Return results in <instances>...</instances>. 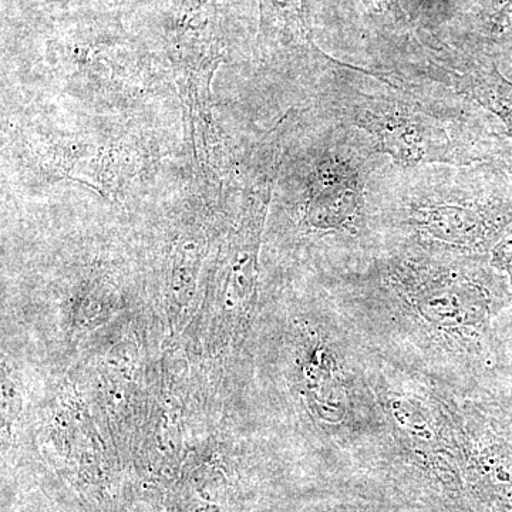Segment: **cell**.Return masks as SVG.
<instances>
[{
  "instance_id": "obj_3",
  "label": "cell",
  "mask_w": 512,
  "mask_h": 512,
  "mask_svg": "<svg viewBox=\"0 0 512 512\" xmlns=\"http://www.w3.org/2000/svg\"><path fill=\"white\" fill-rule=\"evenodd\" d=\"M330 127L308 154L302 210L309 227L355 234L369 211V187L379 157L348 127Z\"/></svg>"
},
{
  "instance_id": "obj_2",
  "label": "cell",
  "mask_w": 512,
  "mask_h": 512,
  "mask_svg": "<svg viewBox=\"0 0 512 512\" xmlns=\"http://www.w3.org/2000/svg\"><path fill=\"white\" fill-rule=\"evenodd\" d=\"M369 201L383 207L419 244L485 256L512 232V164L376 168Z\"/></svg>"
},
{
  "instance_id": "obj_8",
  "label": "cell",
  "mask_w": 512,
  "mask_h": 512,
  "mask_svg": "<svg viewBox=\"0 0 512 512\" xmlns=\"http://www.w3.org/2000/svg\"><path fill=\"white\" fill-rule=\"evenodd\" d=\"M402 2V0H400ZM403 5V3H402ZM407 15L420 20V25L429 28L443 22L450 15L451 0H404Z\"/></svg>"
},
{
  "instance_id": "obj_1",
  "label": "cell",
  "mask_w": 512,
  "mask_h": 512,
  "mask_svg": "<svg viewBox=\"0 0 512 512\" xmlns=\"http://www.w3.org/2000/svg\"><path fill=\"white\" fill-rule=\"evenodd\" d=\"M320 100L379 157L403 168L512 164V143L493 114L410 70L380 72L326 56Z\"/></svg>"
},
{
  "instance_id": "obj_6",
  "label": "cell",
  "mask_w": 512,
  "mask_h": 512,
  "mask_svg": "<svg viewBox=\"0 0 512 512\" xmlns=\"http://www.w3.org/2000/svg\"><path fill=\"white\" fill-rule=\"evenodd\" d=\"M261 36L259 43L268 56H296L315 60L322 50L313 45L306 0H259Z\"/></svg>"
},
{
  "instance_id": "obj_9",
  "label": "cell",
  "mask_w": 512,
  "mask_h": 512,
  "mask_svg": "<svg viewBox=\"0 0 512 512\" xmlns=\"http://www.w3.org/2000/svg\"><path fill=\"white\" fill-rule=\"evenodd\" d=\"M362 3L373 15L383 18L384 22L392 23L396 28L412 29V22L400 0H362Z\"/></svg>"
},
{
  "instance_id": "obj_7",
  "label": "cell",
  "mask_w": 512,
  "mask_h": 512,
  "mask_svg": "<svg viewBox=\"0 0 512 512\" xmlns=\"http://www.w3.org/2000/svg\"><path fill=\"white\" fill-rule=\"evenodd\" d=\"M470 52L491 57L512 50V0H478L474 15V47Z\"/></svg>"
},
{
  "instance_id": "obj_5",
  "label": "cell",
  "mask_w": 512,
  "mask_h": 512,
  "mask_svg": "<svg viewBox=\"0 0 512 512\" xmlns=\"http://www.w3.org/2000/svg\"><path fill=\"white\" fill-rule=\"evenodd\" d=\"M426 56L416 72L483 107L503 124L512 143V80L491 57L448 46L436 36L420 39Z\"/></svg>"
},
{
  "instance_id": "obj_10",
  "label": "cell",
  "mask_w": 512,
  "mask_h": 512,
  "mask_svg": "<svg viewBox=\"0 0 512 512\" xmlns=\"http://www.w3.org/2000/svg\"><path fill=\"white\" fill-rule=\"evenodd\" d=\"M507 56H510V73H511V76H512V50L510 53H508Z\"/></svg>"
},
{
  "instance_id": "obj_4",
  "label": "cell",
  "mask_w": 512,
  "mask_h": 512,
  "mask_svg": "<svg viewBox=\"0 0 512 512\" xmlns=\"http://www.w3.org/2000/svg\"><path fill=\"white\" fill-rule=\"evenodd\" d=\"M168 52L195 128L210 137V83L224 56L215 0H167Z\"/></svg>"
},
{
  "instance_id": "obj_11",
  "label": "cell",
  "mask_w": 512,
  "mask_h": 512,
  "mask_svg": "<svg viewBox=\"0 0 512 512\" xmlns=\"http://www.w3.org/2000/svg\"><path fill=\"white\" fill-rule=\"evenodd\" d=\"M510 278H511V286H512V272H511V274H510Z\"/></svg>"
}]
</instances>
